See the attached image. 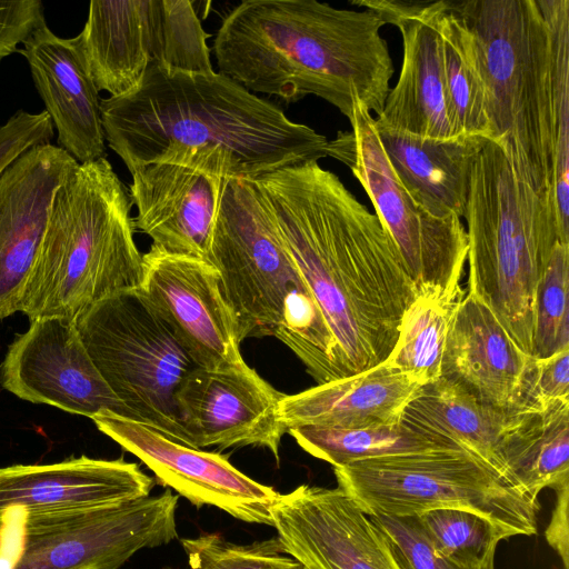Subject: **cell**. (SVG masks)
<instances>
[{
    "instance_id": "6da1fadb",
    "label": "cell",
    "mask_w": 569,
    "mask_h": 569,
    "mask_svg": "<svg viewBox=\"0 0 569 569\" xmlns=\"http://www.w3.org/2000/svg\"><path fill=\"white\" fill-rule=\"evenodd\" d=\"M252 181L325 317L343 377L383 365L417 288L378 217L316 160Z\"/></svg>"
},
{
    "instance_id": "7a4b0ae2",
    "label": "cell",
    "mask_w": 569,
    "mask_h": 569,
    "mask_svg": "<svg viewBox=\"0 0 569 569\" xmlns=\"http://www.w3.org/2000/svg\"><path fill=\"white\" fill-rule=\"evenodd\" d=\"M106 142L129 172L150 163L248 179L328 156V139L220 73L150 66L130 92L101 99Z\"/></svg>"
},
{
    "instance_id": "3957f363",
    "label": "cell",
    "mask_w": 569,
    "mask_h": 569,
    "mask_svg": "<svg viewBox=\"0 0 569 569\" xmlns=\"http://www.w3.org/2000/svg\"><path fill=\"white\" fill-rule=\"evenodd\" d=\"M375 11L317 0H246L222 20L212 46L220 73L250 92L295 102L308 94L349 120L358 103L379 116L393 63Z\"/></svg>"
},
{
    "instance_id": "277c9868",
    "label": "cell",
    "mask_w": 569,
    "mask_h": 569,
    "mask_svg": "<svg viewBox=\"0 0 569 569\" xmlns=\"http://www.w3.org/2000/svg\"><path fill=\"white\" fill-rule=\"evenodd\" d=\"M207 261L219 273L241 340L277 338L318 385L343 378L325 317L252 180H224Z\"/></svg>"
},
{
    "instance_id": "5b68a950",
    "label": "cell",
    "mask_w": 569,
    "mask_h": 569,
    "mask_svg": "<svg viewBox=\"0 0 569 569\" xmlns=\"http://www.w3.org/2000/svg\"><path fill=\"white\" fill-rule=\"evenodd\" d=\"M129 190L107 158L78 163L56 193L23 290L29 321L63 318L120 291L140 288L143 254L134 238Z\"/></svg>"
},
{
    "instance_id": "8992f818",
    "label": "cell",
    "mask_w": 569,
    "mask_h": 569,
    "mask_svg": "<svg viewBox=\"0 0 569 569\" xmlns=\"http://www.w3.org/2000/svg\"><path fill=\"white\" fill-rule=\"evenodd\" d=\"M450 3L472 39L490 140L522 181L553 199L555 63L539 0Z\"/></svg>"
},
{
    "instance_id": "52a82bcc",
    "label": "cell",
    "mask_w": 569,
    "mask_h": 569,
    "mask_svg": "<svg viewBox=\"0 0 569 569\" xmlns=\"http://www.w3.org/2000/svg\"><path fill=\"white\" fill-rule=\"evenodd\" d=\"M463 218L467 293L485 302L531 356L537 287L559 241L555 201L522 181L501 148L486 140L472 167Z\"/></svg>"
},
{
    "instance_id": "ba28073f",
    "label": "cell",
    "mask_w": 569,
    "mask_h": 569,
    "mask_svg": "<svg viewBox=\"0 0 569 569\" xmlns=\"http://www.w3.org/2000/svg\"><path fill=\"white\" fill-rule=\"evenodd\" d=\"M333 472L368 516L459 509L488 519L508 538L537 533L538 499L466 451L367 459Z\"/></svg>"
},
{
    "instance_id": "9c48e42d",
    "label": "cell",
    "mask_w": 569,
    "mask_h": 569,
    "mask_svg": "<svg viewBox=\"0 0 569 569\" xmlns=\"http://www.w3.org/2000/svg\"><path fill=\"white\" fill-rule=\"evenodd\" d=\"M74 326L133 420L184 445L176 393L199 366L141 288L100 300L77 316Z\"/></svg>"
},
{
    "instance_id": "30bf717a",
    "label": "cell",
    "mask_w": 569,
    "mask_h": 569,
    "mask_svg": "<svg viewBox=\"0 0 569 569\" xmlns=\"http://www.w3.org/2000/svg\"><path fill=\"white\" fill-rule=\"evenodd\" d=\"M79 36L98 90L110 97L132 91L150 66L214 72L209 34L188 0H93Z\"/></svg>"
},
{
    "instance_id": "8fae6325",
    "label": "cell",
    "mask_w": 569,
    "mask_h": 569,
    "mask_svg": "<svg viewBox=\"0 0 569 569\" xmlns=\"http://www.w3.org/2000/svg\"><path fill=\"white\" fill-rule=\"evenodd\" d=\"M349 121L351 130L329 141L328 156L347 164L366 190L417 291L462 292L468 241L461 219L437 218L409 194L385 154L375 118L361 103Z\"/></svg>"
},
{
    "instance_id": "7c38bea8",
    "label": "cell",
    "mask_w": 569,
    "mask_h": 569,
    "mask_svg": "<svg viewBox=\"0 0 569 569\" xmlns=\"http://www.w3.org/2000/svg\"><path fill=\"white\" fill-rule=\"evenodd\" d=\"M178 495L27 512L16 569H119L134 553L177 539Z\"/></svg>"
},
{
    "instance_id": "4fadbf2b",
    "label": "cell",
    "mask_w": 569,
    "mask_h": 569,
    "mask_svg": "<svg viewBox=\"0 0 569 569\" xmlns=\"http://www.w3.org/2000/svg\"><path fill=\"white\" fill-rule=\"evenodd\" d=\"M97 428L136 456L156 476L194 507H217L248 523L273 525L280 492L237 469L227 456L192 448L111 412L92 418Z\"/></svg>"
},
{
    "instance_id": "5bb4252c",
    "label": "cell",
    "mask_w": 569,
    "mask_h": 569,
    "mask_svg": "<svg viewBox=\"0 0 569 569\" xmlns=\"http://www.w3.org/2000/svg\"><path fill=\"white\" fill-rule=\"evenodd\" d=\"M0 386L16 397L92 419L101 412L133 420L89 356L74 321L40 318L8 346Z\"/></svg>"
},
{
    "instance_id": "9a60e30c",
    "label": "cell",
    "mask_w": 569,
    "mask_h": 569,
    "mask_svg": "<svg viewBox=\"0 0 569 569\" xmlns=\"http://www.w3.org/2000/svg\"><path fill=\"white\" fill-rule=\"evenodd\" d=\"M140 288L199 367L224 370L247 365L240 353L237 317L209 261L151 246L143 254Z\"/></svg>"
},
{
    "instance_id": "2e32d148",
    "label": "cell",
    "mask_w": 569,
    "mask_h": 569,
    "mask_svg": "<svg viewBox=\"0 0 569 569\" xmlns=\"http://www.w3.org/2000/svg\"><path fill=\"white\" fill-rule=\"evenodd\" d=\"M283 395L248 365L224 370L196 368L176 393L184 445L220 450L260 447L279 462L287 433L279 412Z\"/></svg>"
},
{
    "instance_id": "e0dca14e",
    "label": "cell",
    "mask_w": 569,
    "mask_h": 569,
    "mask_svg": "<svg viewBox=\"0 0 569 569\" xmlns=\"http://www.w3.org/2000/svg\"><path fill=\"white\" fill-rule=\"evenodd\" d=\"M272 521L284 552L306 569H399L370 517L339 487L280 493Z\"/></svg>"
},
{
    "instance_id": "ac0fdd59",
    "label": "cell",
    "mask_w": 569,
    "mask_h": 569,
    "mask_svg": "<svg viewBox=\"0 0 569 569\" xmlns=\"http://www.w3.org/2000/svg\"><path fill=\"white\" fill-rule=\"evenodd\" d=\"M396 26L402 37L399 79L390 89L378 124L415 136L448 140L460 134L448 97L441 36L440 1L353 0Z\"/></svg>"
},
{
    "instance_id": "d6986e66",
    "label": "cell",
    "mask_w": 569,
    "mask_h": 569,
    "mask_svg": "<svg viewBox=\"0 0 569 569\" xmlns=\"http://www.w3.org/2000/svg\"><path fill=\"white\" fill-rule=\"evenodd\" d=\"M77 166L62 148L47 142L0 174V320L20 311L56 193Z\"/></svg>"
},
{
    "instance_id": "ffe728a7",
    "label": "cell",
    "mask_w": 569,
    "mask_h": 569,
    "mask_svg": "<svg viewBox=\"0 0 569 569\" xmlns=\"http://www.w3.org/2000/svg\"><path fill=\"white\" fill-rule=\"evenodd\" d=\"M131 177L134 229L159 250L207 260L226 179L167 162L142 166Z\"/></svg>"
},
{
    "instance_id": "44dd1931",
    "label": "cell",
    "mask_w": 569,
    "mask_h": 569,
    "mask_svg": "<svg viewBox=\"0 0 569 569\" xmlns=\"http://www.w3.org/2000/svg\"><path fill=\"white\" fill-rule=\"evenodd\" d=\"M532 362L490 308L466 292L447 335L440 378L491 408L518 412L532 409L527 403Z\"/></svg>"
},
{
    "instance_id": "7402d4cb",
    "label": "cell",
    "mask_w": 569,
    "mask_h": 569,
    "mask_svg": "<svg viewBox=\"0 0 569 569\" xmlns=\"http://www.w3.org/2000/svg\"><path fill=\"white\" fill-rule=\"evenodd\" d=\"M18 49L27 60L58 146L78 163L106 158L101 98L89 72L81 38H61L47 24Z\"/></svg>"
},
{
    "instance_id": "603a6c76",
    "label": "cell",
    "mask_w": 569,
    "mask_h": 569,
    "mask_svg": "<svg viewBox=\"0 0 569 569\" xmlns=\"http://www.w3.org/2000/svg\"><path fill=\"white\" fill-rule=\"evenodd\" d=\"M154 479L134 462L80 456L48 465L0 468V513L57 511L148 497Z\"/></svg>"
},
{
    "instance_id": "cb8c5ba5",
    "label": "cell",
    "mask_w": 569,
    "mask_h": 569,
    "mask_svg": "<svg viewBox=\"0 0 569 569\" xmlns=\"http://www.w3.org/2000/svg\"><path fill=\"white\" fill-rule=\"evenodd\" d=\"M422 386L381 365L360 375L283 395L279 412L288 429L303 426L363 428L399 422Z\"/></svg>"
},
{
    "instance_id": "d4e9b609",
    "label": "cell",
    "mask_w": 569,
    "mask_h": 569,
    "mask_svg": "<svg viewBox=\"0 0 569 569\" xmlns=\"http://www.w3.org/2000/svg\"><path fill=\"white\" fill-rule=\"evenodd\" d=\"M385 154L409 194L437 218H463L475 160L487 139L437 140L373 122Z\"/></svg>"
},
{
    "instance_id": "484cf974",
    "label": "cell",
    "mask_w": 569,
    "mask_h": 569,
    "mask_svg": "<svg viewBox=\"0 0 569 569\" xmlns=\"http://www.w3.org/2000/svg\"><path fill=\"white\" fill-rule=\"evenodd\" d=\"M519 412L491 408L458 385L439 378L420 388L403 417L449 438L512 481L501 456V441Z\"/></svg>"
},
{
    "instance_id": "4316f807",
    "label": "cell",
    "mask_w": 569,
    "mask_h": 569,
    "mask_svg": "<svg viewBox=\"0 0 569 569\" xmlns=\"http://www.w3.org/2000/svg\"><path fill=\"white\" fill-rule=\"evenodd\" d=\"M501 456L511 480L536 499L569 482V400L520 411L503 435Z\"/></svg>"
},
{
    "instance_id": "83f0119b",
    "label": "cell",
    "mask_w": 569,
    "mask_h": 569,
    "mask_svg": "<svg viewBox=\"0 0 569 569\" xmlns=\"http://www.w3.org/2000/svg\"><path fill=\"white\" fill-rule=\"evenodd\" d=\"M287 432L306 452L333 468L391 456L465 451L449 438L406 417L393 425L363 428L303 426Z\"/></svg>"
},
{
    "instance_id": "f1b7e54d",
    "label": "cell",
    "mask_w": 569,
    "mask_h": 569,
    "mask_svg": "<svg viewBox=\"0 0 569 569\" xmlns=\"http://www.w3.org/2000/svg\"><path fill=\"white\" fill-rule=\"evenodd\" d=\"M463 296V291L418 290L402 317L396 346L383 365L421 386L438 380L450 323Z\"/></svg>"
},
{
    "instance_id": "f546056e",
    "label": "cell",
    "mask_w": 569,
    "mask_h": 569,
    "mask_svg": "<svg viewBox=\"0 0 569 569\" xmlns=\"http://www.w3.org/2000/svg\"><path fill=\"white\" fill-rule=\"evenodd\" d=\"M438 28L451 110L460 134L490 140L486 96L471 36L450 0H440Z\"/></svg>"
},
{
    "instance_id": "4dcf8cb0",
    "label": "cell",
    "mask_w": 569,
    "mask_h": 569,
    "mask_svg": "<svg viewBox=\"0 0 569 569\" xmlns=\"http://www.w3.org/2000/svg\"><path fill=\"white\" fill-rule=\"evenodd\" d=\"M432 548L469 569H485L508 536L488 519L459 509H436L416 516Z\"/></svg>"
},
{
    "instance_id": "1f68e13d",
    "label": "cell",
    "mask_w": 569,
    "mask_h": 569,
    "mask_svg": "<svg viewBox=\"0 0 569 569\" xmlns=\"http://www.w3.org/2000/svg\"><path fill=\"white\" fill-rule=\"evenodd\" d=\"M555 62L553 200L559 234L569 238V11L548 17Z\"/></svg>"
},
{
    "instance_id": "d6a6232c",
    "label": "cell",
    "mask_w": 569,
    "mask_h": 569,
    "mask_svg": "<svg viewBox=\"0 0 569 569\" xmlns=\"http://www.w3.org/2000/svg\"><path fill=\"white\" fill-rule=\"evenodd\" d=\"M569 244H555L540 277L533 311L532 352L546 359L569 349Z\"/></svg>"
},
{
    "instance_id": "836d02e7",
    "label": "cell",
    "mask_w": 569,
    "mask_h": 569,
    "mask_svg": "<svg viewBox=\"0 0 569 569\" xmlns=\"http://www.w3.org/2000/svg\"><path fill=\"white\" fill-rule=\"evenodd\" d=\"M181 546L188 559L187 569H301L284 552L277 536L250 543H234L218 533L183 538Z\"/></svg>"
},
{
    "instance_id": "e575fe53",
    "label": "cell",
    "mask_w": 569,
    "mask_h": 569,
    "mask_svg": "<svg viewBox=\"0 0 569 569\" xmlns=\"http://www.w3.org/2000/svg\"><path fill=\"white\" fill-rule=\"evenodd\" d=\"M385 537L399 569H469L439 555L416 516H369Z\"/></svg>"
},
{
    "instance_id": "d590c367",
    "label": "cell",
    "mask_w": 569,
    "mask_h": 569,
    "mask_svg": "<svg viewBox=\"0 0 569 569\" xmlns=\"http://www.w3.org/2000/svg\"><path fill=\"white\" fill-rule=\"evenodd\" d=\"M53 126L49 114L18 110L0 126V174L30 148L51 142Z\"/></svg>"
},
{
    "instance_id": "8d00e7d4",
    "label": "cell",
    "mask_w": 569,
    "mask_h": 569,
    "mask_svg": "<svg viewBox=\"0 0 569 569\" xmlns=\"http://www.w3.org/2000/svg\"><path fill=\"white\" fill-rule=\"evenodd\" d=\"M558 400H569V349L546 359H536L529 373L527 402L543 409Z\"/></svg>"
},
{
    "instance_id": "74e56055",
    "label": "cell",
    "mask_w": 569,
    "mask_h": 569,
    "mask_svg": "<svg viewBox=\"0 0 569 569\" xmlns=\"http://www.w3.org/2000/svg\"><path fill=\"white\" fill-rule=\"evenodd\" d=\"M47 24L39 0H0V64L18 51L37 29Z\"/></svg>"
},
{
    "instance_id": "f35d334b",
    "label": "cell",
    "mask_w": 569,
    "mask_h": 569,
    "mask_svg": "<svg viewBox=\"0 0 569 569\" xmlns=\"http://www.w3.org/2000/svg\"><path fill=\"white\" fill-rule=\"evenodd\" d=\"M27 511L11 508L0 513V569H16L23 546Z\"/></svg>"
},
{
    "instance_id": "ab89813d",
    "label": "cell",
    "mask_w": 569,
    "mask_h": 569,
    "mask_svg": "<svg viewBox=\"0 0 569 569\" xmlns=\"http://www.w3.org/2000/svg\"><path fill=\"white\" fill-rule=\"evenodd\" d=\"M555 492L556 503L545 537L560 557L563 569H569V482L557 488Z\"/></svg>"
},
{
    "instance_id": "60d3db41",
    "label": "cell",
    "mask_w": 569,
    "mask_h": 569,
    "mask_svg": "<svg viewBox=\"0 0 569 569\" xmlns=\"http://www.w3.org/2000/svg\"><path fill=\"white\" fill-rule=\"evenodd\" d=\"M485 569H495L493 561L489 562L488 566Z\"/></svg>"
},
{
    "instance_id": "b9f144b4",
    "label": "cell",
    "mask_w": 569,
    "mask_h": 569,
    "mask_svg": "<svg viewBox=\"0 0 569 569\" xmlns=\"http://www.w3.org/2000/svg\"><path fill=\"white\" fill-rule=\"evenodd\" d=\"M301 569H306V568L302 567Z\"/></svg>"
}]
</instances>
